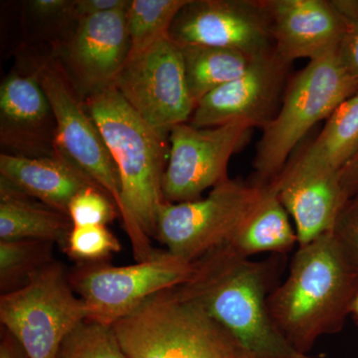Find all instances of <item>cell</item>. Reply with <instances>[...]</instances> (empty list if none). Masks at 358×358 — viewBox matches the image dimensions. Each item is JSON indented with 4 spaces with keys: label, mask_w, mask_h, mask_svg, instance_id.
Wrapping results in <instances>:
<instances>
[{
    "label": "cell",
    "mask_w": 358,
    "mask_h": 358,
    "mask_svg": "<svg viewBox=\"0 0 358 358\" xmlns=\"http://www.w3.org/2000/svg\"><path fill=\"white\" fill-rule=\"evenodd\" d=\"M196 263L192 279L176 288L225 327L255 358H303L279 333L267 300L275 261H253L224 244Z\"/></svg>",
    "instance_id": "6da1fadb"
},
{
    "label": "cell",
    "mask_w": 358,
    "mask_h": 358,
    "mask_svg": "<svg viewBox=\"0 0 358 358\" xmlns=\"http://www.w3.org/2000/svg\"><path fill=\"white\" fill-rule=\"evenodd\" d=\"M84 102L119 171L122 221L134 258L148 260L157 254L150 237L155 236L159 212L166 203L162 193L166 136L143 121L113 85Z\"/></svg>",
    "instance_id": "7a4b0ae2"
},
{
    "label": "cell",
    "mask_w": 358,
    "mask_h": 358,
    "mask_svg": "<svg viewBox=\"0 0 358 358\" xmlns=\"http://www.w3.org/2000/svg\"><path fill=\"white\" fill-rule=\"evenodd\" d=\"M357 293L358 274L329 232L299 247L286 280L268 294V315L289 345L308 355L320 338L341 333Z\"/></svg>",
    "instance_id": "3957f363"
},
{
    "label": "cell",
    "mask_w": 358,
    "mask_h": 358,
    "mask_svg": "<svg viewBox=\"0 0 358 358\" xmlns=\"http://www.w3.org/2000/svg\"><path fill=\"white\" fill-rule=\"evenodd\" d=\"M113 327L128 358H255L176 288L155 294Z\"/></svg>",
    "instance_id": "277c9868"
},
{
    "label": "cell",
    "mask_w": 358,
    "mask_h": 358,
    "mask_svg": "<svg viewBox=\"0 0 358 358\" xmlns=\"http://www.w3.org/2000/svg\"><path fill=\"white\" fill-rule=\"evenodd\" d=\"M358 91V79L339 61L338 52L315 59L289 82L277 115L257 145L251 183L267 187L287 166L292 152L315 126Z\"/></svg>",
    "instance_id": "5b68a950"
},
{
    "label": "cell",
    "mask_w": 358,
    "mask_h": 358,
    "mask_svg": "<svg viewBox=\"0 0 358 358\" xmlns=\"http://www.w3.org/2000/svg\"><path fill=\"white\" fill-rule=\"evenodd\" d=\"M88 317L64 268L54 261L0 296V322L27 358H56L66 336Z\"/></svg>",
    "instance_id": "8992f818"
},
{
    "label": "cell",
    "mask_w": 358,
    "mask_h": 358,
    "mask_svg": "<svg viewBox=\"0 0 358 358\" xmlns=\"http://www.w3.org/2000/svg\"><path fill=\"white\" fill-rule=\"evenodd\" d=\"M265 192L266 187L228 178L203 199L166 202L159 212L155 237L169 253L195 262L229 243Z\"/></svg>",
    "instance_id": "52a82bcc"
},
{
    "label": "cell",
    "mask_w": 358,
    "mask_h": 358,
    "mask_svg": "<svg viewBox=\"0 0 358 358\" xmlns=\"http://www.w3.org/2000/svg\"><path fill=\"white\" fill-rule=\"evenodd\" d=\"M195 271L196 263L164 251L122 267L83 264L69 281L88 308V320L113 326L155 294L185 285Z\"/></svg>",
    "instance_id": "ba28073f"
},
{
    "label": "cell",
    "mask_w": 358,
    "mask_h": 358,
    "mask_svg": "<svg viewBox=\"0 0 358 358\" xmlns=\"http://www.w3.org/2000/svg\"><path fill=\"white\" fill-rule=\"evenodd\" d=\"M113 86L143 121L164 136L189 121L194 112L182 53L169 36L129 56Z\"/></svg>",
    "instance_id": "9c48e42d"
},
{
    "label": "cell",
    "mask_w": 358,
    "mask_h": 358,
    "mask_svg": "<svg viewBox=\"0 0 358 358\" xmlns=\"http://www.w3.org/2000/svg\"><path fill=\"white\" fill-rule=\"evenodd\" d=\"M34 73L55 115L58 152L109 196L122 220L124 207L119 171L83 99L62 68L44 63Z\"/></svg>",
    "instance_id": "30bf717a"
},
{
    "label": "cell",
    "mask_w": 358,
    "mask_h": 358,
    "mask_svg": "<svg viewBox=\"0 0 358 358\" xmlns=\"http://www.w3.org/2000/svg\"><path fill=\"white\" fill-rule=\"evenodd\" d=\"M252 129L240 122L206 129H196L187 122L174 127L169 162L162 178L166 201L199 199L205 190L227 180L231 157L246 145Z\"/></svg>",
    "instance_id": "8fae6325"
},
{
    "label": "cell",
    "mask_w": 358,
    "mask_h": 358,
    "mask_svg": "<svg viewBox=\"0 0 358 358\" xmlns=\"http://www.w3.org/2000/svg\"><path fill=\"white\" fill-rule=\"evenodd\" d=\"M169 37L178 46L232 49L252 59L275 51L266 0H188Z\"/></svg>",
    "instance_id": "7c38bea8"
},
{
    "label": "cell",
    "mask_w": 358,
    "mask_h": 358,
    "mask_svg": "<svg viewBox=\"0 0 358 358\" xmlns=\"http://www.w3.org/2000/svg\"><path fill=\"white\" fill-rule=\"evenodd\" d=\"M291 66L275 51L255 59L243 75L201 99L188 124L206 129L240 122L263 129L281 107Z\"/></svg>",
    "instance_id": "4fadbf2b"
},
{
    "label": "cell",
    "mask_w": 358,
    "mask_h": 358,
    "mask_svg": "<svg viewBox=\"0 0 358 358\" xmlns=\"http://www.w3.org/2000/svg\"><path fill=\"white\" fill-rule=\"evenodd\" d=\"M126 10L78 20L70 36L61 44L62 70L83 100L112 86L129 57Z\"/></svg>",
    "instance_id": "5bb4252c"
},
{
    "label": "cell",
    "mask_w": 358,
    "mask_h": 358,
    "mask_svg": "<svg viewBox=\"0 0 358 358\" xmlns=\"http://www.w3.org/2000/svg\"><path fill=\"white\" fill-rule=\"evenodd\" d=\"M0 143L13 155H57V124L35 73L11 72L0 87Z\"/></svg>",
    "instance_id": "9a60e30c"
},
{
    "label": "cell",
    "mask_w": 358,
    "mask_h": 358,
    "mask_svg": "<svg viewBox=\"0 0 358 358\" xmlns=\"http://www.w3.org/2000/svg\"><path fill=\"white\" fill-rule=\"evenodd\" d=\"M275 53L289 64L338 52L350 29L333 0H266Z\"/></svg>",
    "instance_id": "2e32d148"
},
{
    "label": "cell",
    "mask_w": 358,
    "mask_h": 358,
    "mask_svg": "<svg viewBox=\"0 0 358 358\" xmlns=\"http://www.w3.org/2000/svg\"><path fill=\"white\" fill-rule=\"evenodd\" d=\"M0 178L23 194L66 215L77 194L88 188H100L60 152L46 157L1 154Z\"/></svg>",
    "instance_id": "e0dca14e"
},
{
    "label": "cell",
    "mask_w": 358,
    "mask_h": 358,
    "mask_svg": "<svg viewBox=\"0 0 358 358\" xmlns=\"http://www.w3.org/2000/svg\"><path fill=\"white\" fill-rule=\"evenodd\" d=\"M293 217L300 246L331 232L346 199L339 173H310L271 188Z\"/></svg>",
    "instance_id": "ac0fdd59"
},
{
    "label": "cell",
    "mask_w": 358,
    "mask_h": 358,
    "mask_svg": "<svg viewBox=\"0 0 358 358\" xmlns=\"http://www.w3.org/2000/svg\"><path fill=\"white\" fill-rule=\"evenodd\" d=\"M357 152L358 91L338 106L315 140L289 159L268 186L278 187L310 173H341Z\"/></svg>",
    "instance_id": "d6986e66"
},
{
    "label": "cell",
    "mask_w": 358,
    "mask_h": 358,
    "mask_svg": "<svg viewBox=\"0 0 358 358\" xmlns=\"http://www.w3.org/2000/svg\"><path fill=\"white\" fill-rule=\"evenodd\" d=\"M28 197L0 181V241L39 240L64 248L73 228L69 216Z\"/></svg>",
    "instance_id": "ffe728a7"
},
{
    "label": "cell",
    "mask_w": 358,
    "mask_h": 358,
    "mask_svg": "<svg viewBox=\"0 0 358 358\" xmlns=\"http://www.w3.org/2000/svg\"><path fill=\"white\" fill-rule=\"evenodd\" d=\"M296 243L298 236L288 212L277 194L266 187L261 201L227 244L250 258L261 253L284 254Z\"/></svg>",
    "instance_id": "44dd1931"
},
{
    "label": "cell",
    "mask_w": 358,
    "mask_h": 358,
    "mask_svg": "<svg viewBox=\"0 0 358 358\" xmlns=\"http://www.w3.org/2000/svg\"><path fill=\"white\" fill-rule=\"evenodd\" d=\"M179 47L188 91L195 106L214 90L243 75L255 60L232 49L201 45Z\"/></svg>",
    "instance_id": "7402d4cb"
},
{
    "label": "cell",
    "mask_w": 358,
    "mask_h": 358,
    "mask_svg": "<svg viewBox=\"0 0 358 358\" xmlns=\"http://www.w3.org/2000/svg\"><path fill=\"white\" fill-rule=\"evenodd\" d=\"M188 0H129L126 10L131 50L140 53L169 36L174 20Z\"/></svg>",
    "instance_id": "603a6c76"
},
{
    "label": "cell",
    "mask_w": 358,
    "mask_h": 358,
    "mask_svg": "<svg viewBox=\"0 0 358 358\" xmlns=\"http://www.w3.org/2000/svg\"><path fill=\"white\" fill-rule=\"evenodd\" d=\"M51 242L39 240L0 241V289L9 293L24 286L33 275L53 262Z\"/></svg>",
    "instance_id": "cb8c5ba5"
},
{
    "label": "cell",
    "mask_w": 358,
    "mask_h": 358,
    "mask_svg": "<svg viewBox=\"0 0 358 358\" xmlns=\"http://www.w3.org/2000/svg\"><path fill=\"white\" fill-rule=\"evenodd\" d=\"M56 358H128L113 326L85 320L63 341Z\"/></svg>",
    "instance_id": "d4e9b609"
},
{
    "label": "cell",
    "mask_w": 358,
    "mask_h": 358,
    "mask_svg": "<svg viewBox=\"0 0 358 358\" xmlns=\"http://www.w3.org/2000/svg\"><path fill=\"white\" fill-rule=\"evenodd\" d=\"M121 249L117 238L102 225L73 226L63 248L82 264H99Z\"/></svg>",
    "instance_id": "484cf974"
},
{
    "label": "cell",
    "mask_w": 358,
    "mask_h": 358,
    "mask_svg": "<svg viewBox=\"0 0 358 358\" xmlns=\"http://www.w3.org/2000/svg\"><path fill=\"white\" fill-rule=\"evenodd\" d=\"M119 215L114 202L100 188L83 190L73 199L68 216L73 226L102 225L112 222Z\"/></svg>",
    "instance_id": "4316f807"
},
{
    "label": "cell",
    "mask_w": 358,
    "mask_h": 358,
    "mask_svg": "<svg viewBox=\"0 0 358 358\" xmlns=\"http://www.w3.org/2000/svg\"><path fill=\"white\" fill-rule=\"evenodd\" d=\"M331 234L348 262L358 274V193L346 200Z\"/></svg>",
    "instance_id": "83f0119b"
},
{
    "label": "cell",
    "mask_w": 358,
    "mask_h": 358,
    "mask_svg": "<svg viewBox=\"0 0 358 358\" xmlns=\"http://www.w3.org/2000/svg\"><path fill=\"white\" fill-rule=\"evenodd\" d=\"M129 0H72L70 9L71 20H78L128 8Z\"/></svg>",
    "instance_id": "f1b7e54d"
},
{
    "label": "cell",
    "mask_w": 358,
    "mask_h": 358,
    "mask_svg": "<svg viewBox=\"0 0 358 358\" xmlns=\"http://www.w3.org/2000/svg\"><path fill=\"white\" fill-rule=\"evenodd\" d=\"M72 0H32L28 6L34 15L41 18H68Z\"/></svg>",
    "instance_id": "f546056e"
},
{
    "label": "cell",
    "mask_w": 358,
    "mask_h": 358,
    "mask_svg": "<svg viewBox=\"0 0 358 358\" xmlns=\"http://www.w3.org/2000/svg\"><path fill=\"white\" fill-rule=\"evenodd\" d=\"M338 55L345 70L358 79V26L346 35Z\"/></svg>",
    "instance_id": "4dcf8cb0"
},
{
    "label": "cell",
    "mask_w": 358,
    "mask_h": 358,
    "mask_svg": "<svg viewBox=\"0 0 358 358\" xmlns=\"http://www.w3.org/2000/svg\"><path fill=\"white\" fill-rule=\"evenodd\" d=\"M339 180L346 200L358 193V152L341 169Z\"/></svg>",
    "instance_id": "1f68e13d"
},
{
    "label": "cell",
    "mask_w": 358,
    "mask_h": 358,
    "mask_svg": "<svg viewBox=\"0 0 358 358\" xmlns=\"http://www.w3.org/2000/svg\"><path fill=\"white\" fill-rule=\"evenodd\" d=\"M334 6L350 31L358 26V0H333Z\"/></svg>",
    "instance_id": "d6a6232c"
},
{
    "label": "cell",
    "mask_w": 358,
    "mask_h": 358,
    "mask_svg": "<svg viewBox=\"0 0 358 358\" xmlns=\"http://www.w3.org/2000/svg\"><path fill=\"white\" fill-rule=\"evenodd\" d=\"M0 358H27L20 343L7 331L0 343Z\"/></svg>",
    "instance_id": "836d02e7"
},
{
    "label": "cell",
    "mask_w": 358,
    "mask_h": 358,
    "mask_svg": "<svg viewBox=\"0 0 358 358\" xmlns=\"http://www.w3.org/2000/svg\"><path fill=\"white\" fill-rule=\"evenodd\" d=\"M350 315H352V319L358 324V293L352 301V308H350Z\"/></svg>",
    "instance_id": "e575fe53"
},
{
    "label": "cell",
    "mask_w": 358,
    "mask_h": 358,
    "mask_svg": "<svg viewBox=\"0 0 358 358\" xmlns=\"http://www.w3.org/2000/svg\"><path fill=\"white\" fill-rule=\"evenodd\" d=\"M303 358H315V357H310V355H308V357H303Z\"/></svg>",
    "instance_id": "d590c367"
}]
</instances>
